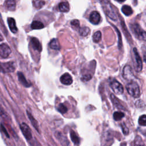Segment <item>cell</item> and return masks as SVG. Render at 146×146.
<instances>
[{
  "label": "cell",
  "mask_w": 146,
  "mask_h": 146,
  "mask_svg": "<svg viewBox=\"0 0 146 146\" xmlns=\"http://www.w3.org/2000/svg\"><path fill=\"white\" fill-rule=\"evenodd\" d=\"M90 33V29L88 27H83L79 29V34L81 36H86Z\"/></svg>",
  "instance_id": "4316f807"
},
{
  "label": "cell",
  "mask_w": 146,
  "mask_h": 146,
  "mask_svg": "<svg viewBox=\"0 0 146 146\" xmlns=\"http://www.w3.org/2000/svg\"><path fill=\"white\" fill-rule=\"evenodd\" d=\"M110 98H111V100L112 102L113 105L117 107L118 109H121V110H124L123 106L121 104L120 102H119V100L117 99V98H116V96L113 95V94H111L110 95Z\"/></svg>",
  "instance_id": "2e32d148"
},
{
  "label": "cell",
  "mask_w": 146,
  "mask_h": 146,
  "mask_svg": "<svg viewBox=\"0 0 146 146\" xmlns=\"http://www.w3.org/2000/svg\"><path fill=\"white\" fill-rule=\"evenodd\" d=\"M99 1H102V0H99Z\"/></svg>",
  "instance_id": "74e56055"
},
{
  "label": "cell",
  "mask_w": 146,
  "mask_h": 146,
  "mask_svg": "<svg viewBox=\"0 0 146 146\" xmlns=\"http://www.w3.org/2000/svg\"><path fill=\"white\" fill-rule=\"evenodd\" d=\"M0 17H1V15H0Z\"/></svg>",
  "instance_id": "f35d334b"
},
{
  "label": "cell",
  "mask_w": 146,
  "mask_h": 146,
  "mask_svg": "<svg viewBox=\"0 0 146 146\" xmlns=\"http://www.w3.org/2000/svg\"><path fill=\"white\" fill-rule=\"evenodd\" d=\"M121 11L126 16H129L133 13V10L131 6L128 5H124L121 7Z\"/></svg>",
  "instance_id": "d6986e66"
},
{
  "label": "cell",
  "mask_w": 146,
  "mask_h": 146,
  "mask_svg": "<svg viewBox=\"0 0 146 146\" xmlns=\"http://www.w3.org/2000/svg\"><path fill=\"white\" fill-rule=\"evenodd\" d=\"M5 8L9 11H14L16 7L15 0H6L5 2Z\"/></svg>",
  "instance_id": "4fadbf2b"
},
{
  "label": "cell",
  "mask_w": 146,
  "mask_h": 146,
  "mask_svg": "<svg viewBox=\"0 0 146 146\" xmlns=\"http://www.w3.org/2000/svg\"><path fill=\"white\" fill-rule=\"evenodd\" d=\"M57 110L61 113H66L67 111V107L64 104H63L62 103H60V104H59Z\"/></svg>",
  "instance_id": "83f0119b"
},
{
  "label": "cell",
  "mask_w": 146,
  "mask_h": 146,
  "mask_svg": "<svg viewBox=\"0 0 146 146\" xmlns=\"http://www.w3.org/2000/svg\"><path fill=\"white\" fill-rule=\"evenodd\" d=\"M124 116V113L122 112H115L113 114V117L115 120L119 121Z\"/></svg>",
  "instance_id": "484cf974"
},
{
  "label": "cell",
  "mask_w": 146,
  "mask_h": 146,
  "mask_svg": "<svg viewBox=\"0 0 146 146\" xmlns=\"http://www.w3.org/2000/svg\"><path fill=\"white\" fill-rule=\"evenodd\" d=\"M15 69V63L13 62H0V71L3 73L11 72Z\"/></svg>",
  "instance_id": "5b68a950"
},
{
  "label": "cell",
  "mask_w": 146,
  "mask_h": 146,
  "mask_svg": "<svg viewBox=\"0 0 146 146\" xmlns=\"http://www.w3.org/2000/svg\"><path fill=\"white\" fill-rule=\"evenodd\" d=\"M18 78L20 83L26 87H29L31 86V84L26 80L24 75L21 72H18Z\"/></svg>",
  "instance_id": "5bb4252c"
},
{
  "label": "cell",
  "mask_w": 146,
  "mask_h": 146,
  "mask_svg": "<svg viewBox=\"0 0 146 146\" xmlns=\"http://www.w3.org/2000/svg\"><path fill=\"white\" fill-rule=\"evenodd\" d=\"M102 39V33L100 31H98L95 32L93 36H92V39L93 41L95 43H98Z\"/></svg>",
  "instance_id": "d4e9b609"
},
{
  "label": "cell",
  "mask_w": 146,
  "mask_h": 146,
  "mask_svg": "<svg viewBox=\"0 0 146 146\" xmlns=\"http://www.w3.org/2000/svg\"><path fill=\"white\" fill-rule=\"evenodd\" d=\"M143 59L144 61L146 63V51L143 52Z\"/></svg>",
  "instance_id": "e575fe53"
},
{
  "label": "cell",
  "mask_w": 146,
  "mask_h": 146,
  "mask_svg": "<svg viewBox=\"0 0 146 146\" xmlns=\"http://www.w3.org/2000/svg\"><path fill=\"white\" fill-rule=\"evenodd\" d=\"M133 56H134V68L136 71L140 72L141 71L143 68V63L141 59V57L140 56L136 48H133Z\"/></svg>",
  "instance_id": "277c9868"
},
{
  "label": "cell",
  "mask_w": 146,
  "mask_h": 146,
  "mask_svg": "<svg viewBox=\"0 0 146 146\" xmlns=\"http://www.w3.org/2000/svg\"><path fill=\"white\" fill-rule=\"evenodd\" d=\"M113 26L114 27V28H115V30L117 31V35H118V38H119V42H118V45H119V48H120V46L121 47V45H122V44H121V38L120 37V31H119V30L117 29V28H116V27L115 26H113Z\"/></svg>",
  "instance_id": "1f68e13d"
},
{
  "label": "cell",
  "mask_w": 146,
  "mask_h": 146,
  "mask_svg": "<svg viewBox=\"0 0 146 146\" xmlns=\"http://www.w3.org/2000/svg\"><path fill=\"white\" fill-rule=\"evenodd\" d=\"M134 146H145L142 139L139 136H136L134 140Z\"/></svg>",
  "instance_id": "cb8c5ba5"
},
{
  "label": "cell",
  "mask_w": 146,
  "mask_h": 146,
  "mask_svg": "<svg viewBox=\"0 0 146 146\" xmlns=\"http://www.w3.org/2000/svg\"><path fill=\"white\" fill-rule=\"evenodd\" d=\"M138 123L141 126H146V115L140 116L139 118Z\"/></svg>",
  "instance_id": "f1b7e54d"
},
{
  "label": "cell",
  "mask_w": 146,
  "mask_h": 146,
  "mask_svg": "<svg viewBox=\"0 0 146 146\" xmlns=\"http://www.w3.org/2000/svg\"><path fill=\"white\" fill-rule=\"evenodd\" d=\"M123 76L125 79L131 80L135 78L132 68L129 66L127 65L124 67L123 70Z\"/></svg>",
  "instance_id": "9c48e42d"
},
{
  "label": "cell",
  "mask_w": 146,
  "mask_h": 146,
  "mask_svg": "<svg viewBox=\"0 0 146 146\" xmlns=\"http://www.w3.org/2000/svg\"><path fill=\"white\" fill-rule=\"evenodd\" d=\"M50 47L51 48L55 50H59L60 49V44L57 39L54 38L50 42Z\"/></svg>",
  "instance_id": "ac0fdd59"
},
{
  "label": "cell",
  "mask_w": 146,
  "mask_h": 146,
  "mask_svg": "<svg viewBox=\"0 0 146 146\" xmlns=\"http://www.w3.org/2000/svg\"><path fill=\"white\" fill-rule=\"evenodd\" d=\"M70 137H71V139L72 141L75 145H78L79 144V143H80L79 138L74 131H71V132H70Z\"/></svg>",
  "instance_id": "7402d4cb"
},
{
  "label": "cell",
  "mask_w": 146,
  "mask_h": 146,
  "mask_svg": "<svg viewBox=\"0 0 146 146\" xmlns=\"http://www.w3.org/2000/svg\"><path fill=\"white\" fill-rule=\"evenodd\" d=\"M101 2L102 3V7L103 9L105 14L112 20H117V16L115 14V10H113L112 5L109 2L108 0H102Z\"/></svg>",
  "instance_id": "6da1fadb"
},
{
  "label": "cell",
  "mask_w": 146,
  "mask_h": 146,
  "mask_svg": "<svg viewBox=\"0 0 146 146\" xmlns=\"http://www.w3.org/2000/svg\"><path fill=\"white\" fill-rule=\"evenodd\" d=\"M131 30L135 36L139 40L146 41V32L143 30L137 23H133L130 25Z\"/></svg>",
  "instance_id": "7a4b0ae2"
},
{
  "label": "cell",
  "mask_w": 146,
  "mask_h": 146,
  "mask_svg": "<svg viewBox=\"0 0 146 146\" xmlns=\"http://www.w3.org/2000/svg\"><path fill=\"white\" fill-rule=\"evenodd\" d=\"M1 129L2 131L5 133V135L7 137H10V136H9V135L8 132H7V131H6V129L5 127L3 126V124H1Z\"/></svg>",
  "instance_id": "836d02e7"
},
{
  "label": "cell",
  "mask_w": 146,
  "mask_h": 146,
  "mask_svg": "<svg viewBox=\"0 0 146 146\" xmlns=\"http://www.w3.org/2000/svg\"><path fill=\"white\" fill-rule=\"evenodd\" d=\"M100 15L97 11H94L91 12V13L90 15L89 21L92 24L98 25L100 22Z\"/></svg>",
  "instance_id": "30bf717a"
},
{
  "label": "cell",
  "mask_w": 146,
  "mask_h": 146,
  "mask_svg": "<svg viewBox=\"0 0 146 146\" xmlns=\"http://www.w3.org/2000/svg\"><path fill=\"white\" fill-rule=\"evenodd\" d=\"M7 23L11 31L13 33H16L18 31V29L16 26L15 19L13 18H8Z\"/></svg>",
  "instance_id": "7c38bea8"
},
{
  "label": "cell",
  "mask_w": 146,
  "mask_h": 146,
  "mask_svg": "<svg viewBox=\"0 0 146 146\" xmlns=\"http://www.w3.org/2000/svg\"><path fill=\"white\" fill-rule=\"evenodd\" d=\"M33 4L35 8L37 9H39L44 5L45 2L44 1L42 0H34L33 1Z\"/></svg>",
  "instance_id": "603a6c76"
},
{
  "label": "cell",
  "mask_w": 146,
  "mask_h": 146,
  "mask_svg": "<svg viewBox=\"0 0 146 146\" xmlns=\"http://www.w3.org/2000/svg\"><path fill=\"white\" fill-rule=\"evenodd\" d=\"M20 128L24 135L25 137L27 140H30L32 138V133L30 127L25 123H22L20 124Z\"/></svg>",
  "instance_id": "52a82bcc"
},
{
  "label": "cell",
  "mask_w": 146,
  "mask_h": 146,
  "mask_svg": "<svg viewBox=\"0 0 146 146\" xmlns=\"http://www.w3.org/2000/svg\"><path fill=\"white\" fill-rule=\"evenodd\" d=\"M0 116H1V117H2L5 119H8L7 114L5 112V111L1 106H0Z\"/></svg>",
  "instance_id": "4dcf8cb0"
},
{
  "label": "cell",
  "mask_w": 146,
  "mask_h": 146,
  "mask_svg": "<svg viewBox=\"0 0 146 146\" xmlns=\"http://www.w3.org/2000/svg\"><path fill=\"white\" fill-rule=\"evenodd\" d=\"M31 43L32 44L33 47L35 50L40 52L42 51V46L39 41V40L36 38H32L31 39Z\"/></svg>",
  "instance_id": "9a60e30c"
},
{
  "label": "cell",
  "mask_w": 146,
  "mask_h": 146,
  "mask_svg": "<svg viewBox=\"0 0 146 146\" xmlns=\"http://www.w3.org/2000/svg\"><path fill=\"white\" fill-rule=\"evenodd\" d=\"M27 115H28L29 118L32 125H33V127L37 130L38 132H39V127H38V122L36 121V120L34 119L33 116L27 111Z\"/></svg>",
  "instance_id": "ffe728a7"
},
{
  "label": "cell",
  "mask_w": 146,
  "mask_h": 146,
  "mask_svg": "<svg viewBox=\"0 0 146 146\" xmlns=\"http://www.w3.org/2000/svg\"><path fill=\"white\" fill-rule=\"evenodd\" d=\"M126 89L128 93L133 98H139L140 95V91L137 83L131 80L126 86Z\"/></svg>",
  "instance_id": "3957f363"
},
{
  "label": "cell",
  "mask_w": 146,
  "mask_h": 146,
  "mask_svg": "<svg viewBox=\"0 0 146 146\" xmlns=\"http://www.w3.org/2000/svg\"><path fill=\"white\" fill-rule=\"evenodd\" d=\"M110 87L112 89L113 91L116 94H121L124 91L123 85L116 80H113L111 82Z\"/></svg>",
  "instance_id": "8992f818"
},
{
  "label": "cell",
  "mask_w": 146,
  "mask_h": 146,
  "mask_svg": "<svg viewBox=\"0 0 146 146\" xmlns=\"http://www.w3.org/2000/svg\"><path fill=\"white\" fill-rule=\"evenodd\" d=\"M121 128H122V130H123V132L124 135H127L129 133V130L128 128L126 127V125L124 124H121Z\"/></svg>",
  "instance_id": "d6a6232c"
},
{
  "label": "cell",
  "mask_w": 146,
  "mask_h": 146,
  "mask_svg": "<svg viewBox=\"0 0 146 146\" xmlns=\"http://www.w3.org/2000/svg\"><path fill=\"white\" fill-rule=\"evenodd\" d=\"M70 23H71V25L73 27L80 28V23H79V21L78 19H74V20L71 21Z\"/></svg>",
  "instance_id": "f546056e"
},
{
  "label": "cell",
  "mask_w": 146,
  "mask_h": 146,
  "mask_svg": "<svg viewBox=\"0 0 146 146\" xmlns=\"http://www.w3.org/2000/svg\"><path fill=\"white\" fill-rule=\"evenodd\" d=\"M60 81L64 85H70L72 83V78L70 74L64 73L60 76Z\"/></svg>",
  "instance_id": "8fae6325"
},
{
  "label": "cell",
  "mask_w": 146,
  "mask_h": 146,
  "mask_svg": "<svg viewBox=\"0 0 146 146\" xmlns=\"http://www.w3.org/2000/svg\"><path fill=\"white\" fill-rule=\"evenodd\" d=\"M3 39V37L0 35V41H2V40Z\"/></svg>",
  "instance_id": "8d00e7d4"
},
{
  "label": "cell",
  "mask_w": 146,
  "mask_h": 146,
  "mask_svg": "<svg viewBox=\"0 0 146 146\" xmlns=\"http://www.w3.org/2000/svg\"><path fill=\"white\" fill-rule=\"evenodd\" d=\"M31 27L32 29H34V30L41 29L44 27V25L40 21H34L32 22L31 25Z\"/></svg>",
  "instance_id": "44dd1931"
},
{
  "label": "cell",
  "mask_w": 146,
  "mask_h": 146,
  "mask_svg": "<svg viewBox=\"0 0 146 146\" xmlns=\"http://www.w3.org/2000/svg\"><path fill=\"white\" fill-rule=\"evenodd\" d=\"M11 53V49L9 46L5 43L0 44V56L6 58L9 56Z\"/></svg>",
  "instance_id": "ba28073f"
},
{
  "label": "cell",
  "mask_w": 146,
  "mask_h": 146,
  "mask_svg": "<svg viewBox=\"0 0 146 146\" xmlns=\"http://www.w3.org/2000/svg\"><path fill=\"white\" fill-rule=\"evenodd\" d=\"M59 9L62 12H68L70 10V6L68 2H62L59 4Z\"/></svg>",
  "instance_id": "e0dca14e"
},
{
  "label": "cell",
  "mask_w": 146,
  "mask_h": 146,
  "mask_svg": "<svg viewBox=\"0 0 146 146\" xmlns=\"http://www.w3.org/2000/svg\"><path fill=\"white\" fill-rule=\"evenodd\" d=\"M115 1H117L119 2H123L125 1V0H115Z\"/></svg>",
  "instance_id": "d590c367"
}]
</instances>
